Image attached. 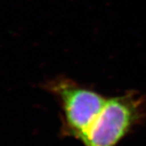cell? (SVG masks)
<instances>
[{
  "label": "cell",
  "mask_w": 146,
  "mask_h": 146,
  "mask_svg": "<svg viewBox=\"0 0 146 146\" xmlns=\"http://www.w3.org/2000/svg\"><path fill=\"white\" fill-rule=\"evenodd\" d=\"M146 121V100L136 92L107 98L81 139L83 146H117Z\"/></svg>",
  "instance_id": "6da1fadb"
},
{
  "label": "cell",
  "mask_w": 146,
  "mask_h": 146,
  "mask_svg": "<svg viewBox=\"0 0 146 146\" xmlns=\"http://www.w3.org/2000/svg\"><path fill=\"white\" fill-rule=\"evenodd\" d=\"M44 89L57 98L61 107L60 135L80 141L107 98L72 80L57 78L44 84Z\"/></svg>",
  "instance_id": "7a4b0ae2"
}]
</instances>
